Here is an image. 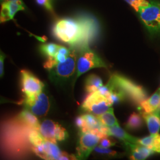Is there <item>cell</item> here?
<instances>
[{"label": "cell", "mask_w": 160, "mask_h": 160, "mask_svg": "<svg viewBox=\"0 0 160 160\" xmlns=\"http://www.w3.org/2000/svg\"><path fill=\"white\" fill-rule=\"evenodd\" d=\"M97 20L90 16H81L76 18H62L57 22L53 33L58 40L80 48L88 46L98 32Z\"/></svg>", "instance_id": "obj_1"}, {"label": "cell", "mask_w": 160, "mask_h": 160, "mask_svg": "<svg viewBox=\"0 0 160 160\" xmlns=\"http://www.w3.org/2000/svg\"><path fill=\"white\" fill-rule=\"evenodd\" d=\"M109 89L122 93L132 102L139 105L148 98L146 91L142 87L122 75L113 74L107 84Z\"/></svg>", "instance_id": "obj_2"}, {"label": "cell", "mask_w": 160, "mask_h": 160, "mask_svg": "<svg viewBox=\"0 0 160 160\" xmlns=\"http://www.w3.org/2000/svg\"><path fill=\"white\" fill-rule=\"evenodd\" d=\"M96 68H108V66L96 52L91 50L88 46L81 48L77 61L76 75L74 82H75L81 75Z\"/></svg>", "instance_id": "obj_3"}, {"label": "cell", "mask_w": 160, "mask_h": 160, "mask_svg": "<svg viewBox=\"0 0 160 160\" xmlns=\"http://www.w3.org/2000/svg\"><path fill=\"white\" fill-rule=\"evenodd\" d=\"M77 61L76 51L72 48L68 57L64 62H57L49 70L51 79L59 84L68 81L76 72Z\"/></svg>", "instance_id": "obj_4"}, {"label": "cell", "mask_w": 160, "mask_h": 160, "mask_svg": "<svg viewBox=\"0 0 160 160\" xmlns=\"http://www.w3.org/2000/svg\"><path fill=\"white\" fill-rule=\"evenodd\" d=\"M138 13L150 34L160 33V2L150 1L148 6L141 8Z\"/></svg>", "instance_id": "obj_5"}, {"label": "cell", "mask_w": 160, "mask_h": 160, "mask_svg": "<svg viewBox=\"0 0 160 160\" xmlns=\"http://www.w3.org/2000/svg\"><path fill=\"white\" fill-rule=\"evenodd\" d=\"M112 106L108 98L96 91L91 92L86 97L81 107L84 111L97 117L107 112Z\"/></svg>", "instance_id": "obj_6"}, {"label": "cell", "mask_w": 160, "mask_h": 160, "mask_svg": "<svg viewBox=\"0 0 160 160\" xmlns=\"http://www.w3.org/2000/svg\"><path fill=\"white\" fill-rule=\"evenodd\" d=\"M79 136L78 145L77 148V157L78 159L82 160L88 158L92 150L100 143V140L103 137L97 133L92 132H80Z\"/></svg>", "instance_id": "obj_7"}, {"label": "cell", "mask_w": 160, "mask_h": 160, "mask_svg": "<svg viewBox=\"0 0 160 160\" xmlns=\"http://www.w3.org/2000/svg\"><path fill=\"white\" fill-rule=\"evenodd\" d=\"M39 132L46 140L53 143L63 141L68 137V133L64 128L57 122L49 119L42 122Z\"/></svg>", "instance_id": "obj_8"}, {"label": "cell", "mask_w": 160, "mask_h": 160, "mask_svg": "<svg viewBox=\"0 0 160 160\" xmlns=\"http://www.w3.org/2000/svg\"><path fill=\"white\" fill-rule=\"evenodd\" d=\"M24 104L26 109L39 117L45 116L50 108L49 97L42 92L33 97H26Z\"/></svg>", "instance_id": "obj_9"}, {"label": "cell", "mask_w": 160, "mask_h": 160, "mask_svg": "<svg viewBox=\"0 0 160 160\" xmlns=\"http://www.w3.org/2000/svg\"><path fill=\"white\" fill-rule=\"evenodd\" d=\"M22 92L26 97H32L39 94L44 88L43 83L28 70L21 71Z\"/></svg>", "instance_id": "obj_10"}, {"label": "cell", "mask_w": 160, "mask_h": 160, "mask_svg": "<svg viewBox=\"0 0 160 160\" xmlns=\"http://www.w3.org/2000/svg\"><path fill=\"white\" fill-rule=\"evenodd\" d=\"M32 151L38 157L44 160H59L63 154L57 143H53L46 139L43 142L38 145L32 146Z\"/></svg>", "instance_id": "obj_11"}, {"label": "cell", "mask_w": 160, "mask_h": 160, "mask_svg": "<svg viewBox=\"0 0 160 160\" xmlns=\"http://www.w3.org/2000/svg\"><path fill=\"white\" fill-rule=\"evenodd\" d=\"M25 10V6L22 0L3 1L1 9V23L13 19L17 12Z\"/></svg>", "instance_id": "obj_12"}, {"label": "cell", "mask_w": 160, "mask_h": 160, "mask_svg": "<svg viewBox=\"0 0 160 160\" xmlns=\"http://www.w3.org/2000/svg\"><path fill=\"white\" fill-rule=\"evenodd\" d=\"M108 135L113 136L120 140L128 148L132 144L139 143V139L128 133L125 130L120 128L119 124L108 127Z\"/></svg>", "instance_id": "obj_13"}, {"label": "cell", "mask_w": 160, "mask_h": 160, "mask_svg": "<svg viewBox=\"0 0 160 160\" xmlns=\"http://www.w3.org/2000/svg\"><path fill=\"white\" fill-rule=\"evenodd\" d=\"M149 132L151 134L158 133L160 131V114L159 109L154 112L142 114Z\"/></svg>", "instance_id": "obj_14"}, {"label": "cell", "mask_w": 160, "mask_h": 160, "mask_svg": "<svg viewBox=\"0 0 160 160\" xmlns=\"http://www.w3.org/2000/svg\"><path fill=\"white\" fill-rule=\"evenodd\" d=\"M127 149L130 152V158L132 160H145L154 154L152 150L139 143L132 144Z\"/></svg>", "instance_id": "obj_15"}, {"label": "cell", "mask_w": 160, "mask_h": 160, "mask_svg": "<svg viewBox=\"0 0 160 160\" xmlns=\"http://www.w3.org/2000/svg\"><path fill=\"white\" fill-rule=\"evenodd\" d=\"M143 112L149 113L160 108V88L149 98H147L139 106Z\"/></svg>", "instance_id": "obj_16"}, {"label": "cell", "mask_w": 160, "mask_h": 160, "mask_svg": "<svg viewBox=\"0 0 160 160\" xmlns=\"http://www.w3.org/2000/svg\"><path fill=\"white\" fill-rule=\"evenodd\" d=\"M18 120L34 130L39 131L40 123L36 116L28 109H24L17 117Z\"/></svg>", "instance_id": "obj_17"}, {"label": "cell", "mask_w": 160, "mask_h": 160, "mask_svg": "<svg viewBox=\"0 0 160 160\" xmlns=\"http://www.w3.org/2000/svg\"><path fill=\"white\" fill-rule=\"evenodd\" d=\"M139 143L148 147L154 152L160 154V135L151 134L148 137L139 139Z\"/></svg>", "instance_id": "obj_18"}, {"label": "cell", "mask_w": 160, "mask_h": 160, "mask_svg": "<svg viewBox=\"0 0 160 160\" xmlns=\"http://www.w3.org/2000/svg\"><path fill=\"white\" fill-rule=\"evenodd\" d=\"M103 86V81L100 77L96 74L89 75L85 81L86 91L89 93L96 92Z\"/></svg>", "instance_id": "obj_19"}, {"label": "cell", "mask_w": 160, "mask_h": 160, "mask_svg": "<svg viewBox=\"0 0 160 160\" xmlns=\"http://www.w3.org/2000/svg\"><path fill=\"white\" fill-rule=\"evenodd\" d=\"M97 118L104 126L111 127L119 124L114 116L113 109L112 107L103 114L97 116Z\"/></svg>", "instance_id": "obj_20"}, {"label": "cell", "mask_w": 160, "mask_h": 160, "mask_svg": "<svg viewBox=\"0 0 160 160\" xmlns=\"http://www.w3.org/2000/svg\"><path fill=\"white\" fill-rule=\"evenodd\" d=\"M143 117L134 112L129 117L125 124L126 129L129 130H137L143 126Z\"/></svg>", "instance_id": "obj_21"}, {"label": "cell", "mask_w": 160, "mask_h": 160, "mask_svg": "<svg viewBox=\"0 0 160 160\" xmlns=\"http://www.w3.org/2000/svg\"><path fill=\"white\" fill-rule=\"evenodd\" d=\"M60 45L55 43H49L43 44L40 46V50L42 53L48 58H54L56 57Z\"/></svg>", "instance_id": "obj_22"}, {"label": "cell", "mask_w": 160, "mask_h": 160, "mask_svg": "<svg viewBox=\"0 0 160 160\" xmlns=\"http://www.w3.org/2000/svg\"><path fill=\"white\" fill-rule=\"evenodd\" d=\"M128 4H129L132 7L138 12L139 10L144 7L148 6L150 1L147 0H125Z\"/></svg>", "instance_id": "obj_23"}, {"label": "cell", "mask_w": 160, "mask_h": 160, "mask_svg": "<svg viewBox=\"0 0 160 160\" xmlns=\"http://www.w3.org/2000/svg\"><path fill=\"white\" fill-rule=\"evenodd\" d=\"M94 150L96 152H98L99 154L108 155H110V156H114V155L117 154V152L116 151H114L108 148L102 147L100 145L96 146Z\"/></svg>", "instance_id": "obj_24"}, {"label": "cell", "mask_w": 160, "mask_h": 160, "mask_svg": "<svg viewBox=\"0 0 160 160\" xmlns=\"http://www.w3.org/2000/svg\"><path fill=\"white\" fill-rule=\"evenodd\" d=\"M99 145L102 147H104V148H109V147H111L112 146H114L115 145V142L114 141L110 139L108 137L103 138H102L100 141V143Z\"/></svg>", "instance_id": "obj_25"}, {"label": "cell", "mask_w": 160, "mask_h": 160, "mask_svg": "<svg viewBox=\"0 0 160 160\" xmlns=\"http://www.w3.org/2000/svg\"><path fill=\"white\" fill-rule=\"evenodd\" d=\"M36 1L39 5L44 7L46 10H49V12H53V7L50 0H36Z\"/></svg>", "instance_id": "obj_26"}, {"label": "cell", "mask_w": 160, "mask_h": 160, "mask_svg": "<svg viewBox=\"0 0 160 160\" xmlns=\"http://www.w3.org/2000/svg\"><path fill=\"white\" fill-rule=\"evenodd\" d=\"M75 125L78 127L80 131L86 127V122L82 116H78L75 119Z\"/></svg>", "instance_id": "obj_27"}, {"label": "cell", "mask_w": 160, "mask_h": 160, "mask_svg": "<svg viewBox=\"0 0 160 160\" xmlns=\"http://www.w3.org/2000/svg\"><path fill=\"white\" fill-rule=\"evenodd\" d=\"M6 58V55L1 52V56H0V74L1 77H2L4 74V61Z\"/></svg>", "instance_id": "obj_28"}, {"label": "cell", "mask_w": 160, "mask_h": 160, "mask_svg": "<svg viewBox=\"0 0 160 160\" xmlns=\"http://www.w3.org/2000/svg\"><path fill=\"white\" fill-rule=\"evenodd\" d=\"M3 1H17V0H1Z\"/></svg>", "instance_id": "obj_29"}]
</instances>
